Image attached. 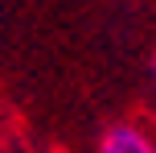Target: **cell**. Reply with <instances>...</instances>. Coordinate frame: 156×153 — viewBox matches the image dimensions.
I'll return each mask as SVG.
<instances>
[{
    "instance_id": "obj_1",
    "label": "cell",
    "mask_w": 156,
    "mask_h": 153,
    "mask_svg": "<svg viewBox=\"0 0 156 153\" xmlns=\"http://www.w3.org/2000/svg\"><path fill=\"white\" fill-rule=\"evenodd\" d=\"M99 153H156V145L136 124H111L99 137Z\"/></svg>"
},
{
    "instance_id": "obj_2",
    "label": "cell",
    "mask_w": 156,
    "mask_h": 153,
    "mask_svg": "<svg viewBox=\"0 0 156 153\" xmlns=\"http://www.w3.org/2000/svg\"><path fill=\"white\" fill-rule=\"evenodd\" d=\"M152 75H156V54H152Z\"/></svg>"
}]
</instances>
